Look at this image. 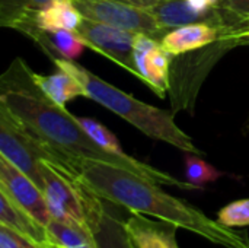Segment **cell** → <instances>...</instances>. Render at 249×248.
<instances>
[{"label": "cell", "mask_w": 249, "mask_h": 248, "mask_svg": "<svg viewBox=\"0 0 249 248\" xmlns=\"http://www.w3.org/2000/svg\"><path fill=\"white\" fill-rule=\"evenodd\" d=\"M0 104L61 167L73 174L77 159H93L130 170L159 186L200 190L127 153H112L96 145L79 124L76 115L53 102L39 89L32 69L20 57H16L0 73Z\"/></svg>", "instance_id": "1"}, {"label": "cell", "mask_w": 249, "mask_h": 248, "mask_svg": "<svg viewBox=\"0 0 249 248\" xmlns=\"http://www.w3.org/2000/svg\"><path fill=\"white\" fill-rule=\"evenodd\" d=\"M74 174L105 202L174 224L223 248H249L247 232L220 225L203 210L168 194L159 184L130 170L93 159H77Z\"/></svg>", "instance_id": "2"}, {"label": "cell", "mask_w": 249, "mask_h": 248, "mask_svg": "<svg viewBox=\"0 0 249 248\" xmlns=\"http://www.w3.org/2000/svg\"><path fill=\"white\" fill-rule=\"evenodd\" d=\"M57 69L71 73L83 88V96L101 104L107 110L115 113L146 136L166 142L187 153L201 155L203 152L194 145L193 139L184 133L174 121V113L152 107L130 94L105 82L90 70L71 60H51Z\"/></svg>", "instance_id": "3"}, {"label": "cell", "mask_w": 249, "mask_h": 248, "mask_svg": "<svg viewBox=\"0 0 249 248\" xmlns=\"http://www.w3.org/2000/svg\"><path fill=\"white\" fill-rule=\"evenodd\" d=\"M39 172L51 218L93 232L105 209L102 199L90 191L76 174L51 161L42 159Z\"/></svg>", "instance_id": "4"}, {"label": "cell", "mask_w": 249, "mask_h": 248, "mask_svg": "<svg viewBox=\"0 0 249 248\" xmlns=\"http://www.w3.org/2000/svg\"><path fill=\"white\" fill-rule=\"evenodd\" d=\"M238 41L226 31L220 29L219 38L198 50L177 54L172 58L169 70V86L172 113L181 110H191L194 107L197 94L212 67L229 50L235 48Z\"/></svg>", "instance_id": "5"}, {"label": "cell", "mask_w": 249, "mask_h": 248, "mask_svg": "<svg viewBox=\"0 0 249 248\" xmlns=\"http://www.w3.org/2000/svg\"><path fill=\"white\" fill-rule=\"evenodd\" d=\"M0 155L23 171L41 190L42 178L39 164L42 159L51 161L57 165V159L39 145L0 104ZM61 167V165H60ZM64 168V167H63Z\"/></svg>", "instance_id": "6"}, {"label": "cell", "mask_w": 249, "mask_h": 248, "mask_svg": "<svg viewBox=\"0 0 249 248\" xmlns=\"http://www.w3.org/2000/svg\"><path fill=\"white\" fill-rule=\"evenodd\" d=\"M83 18L102 22L128 32L146 34L159 42L168 29L159 26L147 9L136 7L118 0H73Z\"/></svg>", "instance_id": "7"}, {"label": "cell", "mask_w": 249, "mask_h": 248, "mask_svg": "<svg viewBox=\"0 0 249 248\" xmlns=\"http://www.w3.org/2000/svg\"><path fill=\"white\" fill-rule=\"evenodd\" d=\"M89 48L111 58L127 72L139 77L134 63V32H128L102 22L83 18L74 31Z\"/></svg>", "instance_id": "8"}, {"label": "cell", "mask_w": 249, "mask_h": 248, "mask_svg": "<svg viewBox=\"0 0 249 248\" xmlns=\"http://www.w3.org/2000/svg\"><path fill=\"white\" fill-rule=\"evenodd\" d=\"M0 186L9 199L44 229L51 221L42 190L18 167L0 155Z\"/></svg>", "instance_id": "9"}, {"label": "cell", "mask_w": 249, "mask_h": 248, "mask_svg": "<svg viewBox=\"0 0 249 248\" xmlns=\"http://www.w3.org/2000/svg\"><path fill=\"white\" fill-rule=\"evenodd\" d=\"M147 10L156 19L159 26L165 29L191 23H207L219 29L228 25L226 13L219 6L209 10H196L188 4L187 0H159Z\"/></svg>", "instance_id": "10"}, {"label": "cell", "mask_w": 249, "mask_h": 248, "mask_svg": "<svg viewBox=\"0 0 249 248\" xmlns=\"http://www.w3.org/2000/svg\"><path fill=\"white\" fill-rule=\"evenodd\" d=\"M125 231L134 248H179L177 243V229L174 224L158 222L146 215L131 212L124 221Z\"/></svg>", "instance_id": "11"}, {"label": "cell", "mask_w": 249, "mask_h": 248, "mask_svg": "<svg viewBox=\"0 0 249 248\" xmlns=\"http://www.w3.org/2000/svg\"><path fill=\"white\" fill-rule=\"evenodd\" d=\"M174 56L168 53L160 44L147 53L134 51V63L139 72V77L149 85L160 98L169 86V70Z\"/></svg>", "instance_id": "12"}, {"label": "cell", "mask_w": 249, "mask_h": 248, "mask_svg": "<svg viewBox=\"0 0 249 248\" xmlns=\"http://www.w3.org/2000/svg\"><path fill=\"white\" fill-rule=\"evenodd\" d=\"M219 35L220 29L216 26L207 23H191L174 28V31L168 32L162 38L160 45L172 56H177L206 47L214 42Z\"/></svg>", "instance_id": "13"}, {"label": "cell", "mask_w": 249, "mask_h": 248, "mask_svg": "<svg viewBox=\"0 0 249 248\" xmlns=\"http://www.w3.org/2000/svg\"><path fill=\"white\" fill-rule=\"evenodd\" d=\"M82 19L83 16L73 0H53L38 12L34 23L44 31H76Z\"/></svg>", "instance_id": "14"}, {"label": "cell", "mask_w": 249, "mask_h": 248, "mask_svg": "<svg viewBox=\"0 0 249 248\" xmlns=\"http://www.w3.org/2000/svg\"><path fill=\"white\" fill-rule=\"evenodd\" d=\"M34 79L39 89L60 107L66 108L67 102L77 96H83V88L79 80L63 69H57L53 75H38L34 72Z\"/></svg>", "instance_id": "15"}, {"label": "cell", "mask_w": 249, "mask_h": 248, "mask_svg": "<svg viewBox=\"0 0 249 248\" xmlns=\"http://www.w3.org/2000/svg\"><path fill=\"white\" fill-rule=\"evenodd\" d=\"M0 222L6 224L22 234L28 235L31 240H34L36 244L44 246L47 241L45 229L34 222L31 218H28L6 194V191L0 186Z\"/></svg>", "instance_id": "16"}, {"label": "cell", "mask_w": 249, "mask_h": 248, "mask_svg": "<svg viewBox=\"0 0 249 248\" xmlns=\"http://www.w3.org/2000/svg\"><path fill=\"white\" fill-rule=\"evenodd\" d=\"M53 0H0V28L19 31Z\"/></svg>", "instance_id": "17"}, {"label": "cell", "mask_w": 249, "mask_h": 248, "mask_svg": "<svg viewBox=\"0 0 249 248\" xmlns=\"http://www.w3.org/2000/svg\"><path fill=\"white\" fill-rule=\"evenodd\" d=\"M45 235L47 241L63 248H96L90 231L54 218L45 227Z\"/></svg>", "instance_id": "18"}, {"label": "cell", "mask_w": 249, "mask_h": 248, "mask_svg": "<svg viewBox=\"0 0 249 248\" xmlns=\"http://www.w3.org/2000/svg\"><path fill=\"white\" fill-rule=\"evenodd\" d=\"M96 248H134L124 227V221L104 209L96 228L92 232Z\"/></svg>", "instance_id": "19"}, {"label": "cell", "mask_w": 249, "mask_h": 248, "mask_svg": "<svg viewBox=\"0 0 249 248\" xmlns=\"http://www.w3.org/2000/svg\"><path fill=\"white\" fill-rule=\"evenodd\" d=\"M220 177H223V172L216 170L204 159L198 158V155L188 153L185 156V178L188 183L197 186L200 190L204 184L213 183Z\"/></svg>", "instance_id": "20"}, {"label": "cell", "mask_w": 249, "mask_h": 248, "mask_svg": "<svg viewBox=\"0 0 249 248\" xmlns=\"http://www.w3.org/2000/svg\"><path fill=\"white\" fill-rule=\"evenodd\" d=\"M79 124L83 127V130L88 133V136L101 148L112 152V153H118V155H124L125 152L121 149V145L118 142V139L115 137L114 133H111L104 124L98 123L93 118H88V117H76Z\"/></svg>", "instance_id": "21"}, {"label": "cell", "mask_w": 249, "mask_h": 248, "mask_svg": "<svg viewBox=\"0 0 249 248\" xmlns=\"http://www.w3.org/2000/svg\"><path fill=\"white\" fill-rule=\"evenodd\" d=\"M217 222L228 228L249 227V199H242L223 206L217 213Z\"/></svg>", "instance_id": "22"}, {"label": "cell", "mask_w": 249, "mask_h": 248, "mask_svg": "<svg viewBox=\"0 0 249 248\" xmlns=\"http://www.w3.org/2000/svg\"><path fill=\"white\" fill-rule=\"evenodd\" d=\"M0 248H42L28 235L0 222Z\"/></svg>", "instance_id": "23"}, {"label": "cell", "mask_w": 249, "mask_h": 248, "mask_svg": "<svg viewBox=\"0 0 249 248\" xmlns=\"http://www.w3.org/2000/svg\"><path fill=\"white\" fill-rule=\"evenodd\" d=\"M217 6L235 20L249 19V0H219Z\"/></svg>", "instance_id": "24"}, {"label": "cell", "mask_w": 249, "mask_h": 248, "mask_svg": "<svg viewBox=\"0 0 249 248\" xmlns=\"http://www.w3.org/2000/svg\"><path fill=\"white\" fill-rule=\"evenodd\" d=\"M188 4L196 10H209L212 7H216L219 0H187Z\"/></svg>", "instance_id": "25"}, {"label": "cell", "mask_w": 249, "mask_h": 248, "mask_svg": "<svg viewBox=\"0 0 249 248\" xmlns=\"http://www.w3.org/2000/svg\"><path fill=\"white\" fill-rule=\"evenodd\" d=\"M118 1H123V3H127V4H131L136 7H142V9H149L150 6L156 4L159 0H118Z\"/></svg>", "instance_id": "26"}, {"label": "cell", "mask_w": 249, "mask_h": 248, "mask_svg": "<svg viewBox=\"0 0 249 248\" xmlns=\"http://www.w3.org/2000/svg\"><path fill=\"white\" fill-rule=\"evenodd\" d=\"M42 248H63V247H60V246H57V244H53V243H50V241H45V243H44V246H42Z\"/></svg>", "instance_id": "27"}]
</instances>
